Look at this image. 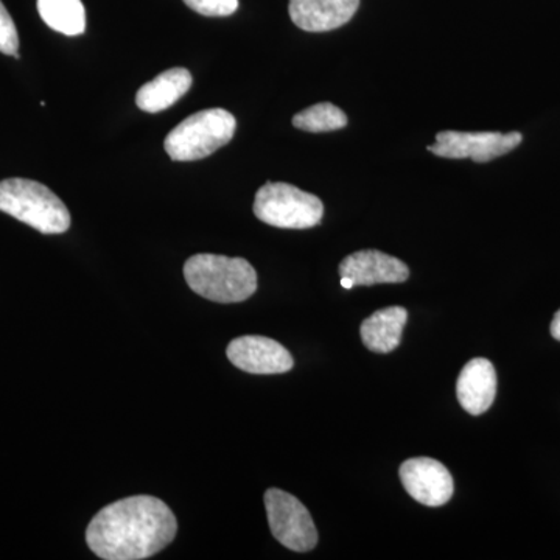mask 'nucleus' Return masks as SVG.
<instances>
[{
    "label": "nucleus",
    "mask_w": 560,
    "mask_h": 560,
    "mask_svg": "<svg viewBox=\"0 0 560 560\" xmlns=\"http://www.w3.org/2000/svg\"><path fill=\"white\" fill-rule=\"evenodd\" d=\"M191 73L184 68L165 70L150 83L143 84L136 94L139 109L156 114L171 108L187 94L191 86Z\"/></svg>",
    "instance_id": "obj_13"
},
{
    "label": "nucleus",
    "mask_w": 560,
    "mask_h": 560,
    "mask_svg": "<svg viewBox=\"0 0 560 560\" xmlns=\"http://www.w3.org/2000/svg\"><path fill=\"white\" fill-rule=\"evenodd\" d=\"M18 50H20V35H18L16 25L0 0V51L14 57Z\"/></svg>",
    "instance_id": "obj_17"
},
{
    "label": "nucleus",
    "mask_w": 560,
    "mask_h": 560,
    "mask_svg": "<svg viewBox=\"0 0 560 560\" xmlns=\"http://www.w3.org/2000/svg\"><path fill=\"white\" fill-rule=\"evenodd\" d=\"M226 353L235 368L249 374H283L294 364L293 357L280 342L259 335L235 338Z\"/></svg>",
    "instance_id": "obj_9"
},
{
    "label": "nucleus",
    "mask_w": 560,
    "mask_h": 560,
    "mask_svg": "<svg viewBox=\"0 0 560 560\" xmlns=\"http://www.w3.org/2000/svg\"><path fill=\"white\" fill-rule=\"evenodd\" d=\"M360 0H290L291 21L304 32L335 31L352 20Z\"/></svg>",
    "instance_id": "obj_11"
},
{
    "label": "nucleus",
    "mask_w": 560,
    "mask_h": 560,
    "mask_svg": "<svg viewBox=\"0 0 560 560\" xmlns=\"http://www.w3.org/2000/svg\"><path fill=\"white\" fill-rule=\"evenodd\" d=\"M345 110L329 102L316 103L293 117L294 128L307 132H330L341 130L348 125Z\"/></svg>",
    "instance_id": "obj_16"
},
{
    "label": "nucleus",
    "mask_w": 560,
    "mask_h": 560,
    "mask_svg": "<svg viewBox=\"0 0 560 560\" xmlns=\"http://www.w3.org/2000/svg\"><path fill=\"white\" fill-rule=\"evenodd\" d=\"M407 320L408 312L404 307L382 308L361 324V340L372 352H393L400 345Z\"/></svg>",
    "instance_id": "obj_14"
},
{
    "label": "nucleus",
    "mask_w": 560,
    "mask_h": 560,
    "mask_svg": "<svg viewBox=\"0 0 560 560\" xmlns=\"http://www.w3.org/2000/svg\"><path fill=\"white\" fill-rule=\"evenodd\" d=\"M399 474L405 490L423 506L440 508L452 500L453 478L440 460L408 459L401 464Z\"/></svg>",
    "instance_id": "obj_8"
},
{
    "label": "nucleus",
    "mask_w": 560,
    "mask_h": 560,
    "mask_svg": "<svg viewBox=\"0 0 560 560\" xmlns=\"http://www.w3.org/2000/svg\"><path fill=\"white\" fill-rule=\"evenodd\" d=\"M264 500L276 540L296 552L312 551L316 547L318 530L311 512L296 497L280 489H268Z\"/></svg>",
    "instance_id": "obj_6"
},
{
    "label": "nucleus",
    "mask_w": 560,
    "mask_h": 560,
    "mask_svg": "<svg viewBox=\"0 0 560 560\" xmlns=\"http://www.w3.org/2000/svg\"><path fill=\"white\" fill-rule=\"evenodd\" d=\"M184 278L195 293L219 304L249 300L257 290V272L241 257L197 254L184 265Z\"/></svg>",
    "instance_id": "obj_2"
},
{
    "label": "nucleus",
    "mask_w": 560,
    "mask_h": 560,
    "mask_svg": "<svg viewBox=\"0 0 560 560\" xmlns=\"http://www.w3.org/2000/svg\"><path fill=\"white\" fill-rule=\"evenodd\" d=\"M523 140L522 132L512 131L508 135L497 131L464 132L441 131L436 135L434 145L427 150L445 160H471L478 164H485L504 156L510 151L517 149Z\"/></svg>",
    "instance_id": "obj_7"
},
{
    "label": "nucleus",
    "mask_w": 560,
    "mask_h": 560,
    "mask_svg": "<svg viewBox=\"0 0 560 560\" xmlns=\"http://www.w3.org/2000/svg\"><path fill=\"white\" fill-rule=\"evenodd\" d=\"M237 120L230 110L213 108L191 114L165 138L164 149L172 161H200L228 145L235 135Z\"/></svg>",
    "instance_id": "obj_4"
},
{
    "label": "nucleus",
    "mask_w": 560,
    "mask_h": 560,
    "mask_svg": "<svg viewBox=\"0 0 560 560\" xmlns=\"http://www.w3.org/2000/svg\"><path fill=\"white\" fill-rule=\"evenodd\" d=\"M184 3L202 16H231L238 10V0H184Z\"/></svg>",
    "instance_id": "obj_18"
},
{
    "label": "nucleus",
    "mask_w": 560,
    "mask_h": 560,
    "mask_svg": "<svg viewBox=\"0 0 560 560\" xmlns=\"http://www.w3.org/2000/svg\"><path fill=\"white\" fill-rule=\"evenodd\" d=\"M39 16L51 28L66 36L83 35L86 11L81 0H38Z\"/></svg>",
    "instance_id": "obj_15"
},
{
    "label": "nucleus",
    "mask_w": 560,
    "mask_h": 560,
    "mask_svg": "<svg viewBox=\"0 0 560 560\" xmlns=\"http://www.w3.org/2000/svg\"><path fill=\"white\" fill-rule=\"evenodd\" d=\"M341 287L342 289L350 290L355 287V283H353L349 278H341Z\"/></svg>",
    "instance_id": "obj_20"
},
{
    "label": "nucleus",
    "mask_w": 560,
    "mask_h": 560,
    "mask_svg": "<svg viewBox=\"0 0 560 560\" xmlns=\"http://www.w3.org/2000/svg\"><path fill=\"white\" fill-rule=\"evenodd\" d=\"M178 533L175 514L150 495L128 497L103 508L86 529V541L97 558L142 560L158 555Z\"/></svg>",
    "instance_id": "obj_1"
},
{
    "label": "nucleus",
    "mask_w": 560,
    "mask_h": 560,
    "mask_svg": "<svg viewBox=\"0 0 560 560\" xmlns=\"http://www.w3.org/2000/svg\"><path fill=\"white\" fill-rule=\"evenodd\" d=\"M0 210L40 234H62L70 228V213L65 202L36 180H0Z\"/></svg>",
    "instance_id": "obj_3"
},
{
    "label": "nucleus",
    "mask_w": 560,
    "mask_h": 560,
    "mask_svg": "<svg viewBox=\"0 0 560 560\" xmlns=\"http://www.w3.org/2000/svg\"><path fill=\"white\" fill-rule=\"evenodd\" d=\"M341 278H349L361 287L377 283H401L410 278V270L404 261L381 253V250H357L341 261L338 268Z\"/></svg>",
    "instance_id": "obj_10"
},
{
    "label": "nucleus",
    "mask_w": 560,
    "mask_h": 560,
    "mask_svg": "<svg viewBox=\"0 0 560 560\" xmlns=\"http://www.w3.org/2000/svg\"><path fill=\"white\" fill-rule=\"evenodd\" d=\"M460 407L471 416H480L492 407L497 396V372L486 359L470 360L463 368L456 385Z\"/></svg>",
    "instance_id": "obj_12"
},
{
    "label": "nucleus",
    "mask_w": 560,
    "mask_h": 560,
    "mask_svg": "<svg viewBox=\"0 0 560 560\" xmlns=\"http://www.w3.org/2000/svg\"><path fill=\"white\" fill-rule=\"evenodd\" d=\"M254 215L280 230H308L323 220L324 205L316 195L291 184L267 183L257 190Z\"/></svg>",
    "instance_id": "obj_5"
},
{
    "label": "nucleus",
    "mask_w": 560,
    "mask_h": 560,
    "mask_svg": "<svg viewBox=\"0 0 560 560\" xmlns=\"http://www.w3.org/2000/svg\"><path fill=\"white\" fill-rule=\"evenodd\" d=\"M551 335L555 340L560 341V311L556 313L551 323Z\"/></svg>",
    "instance_id": "obj_19"
}]
</instances>
